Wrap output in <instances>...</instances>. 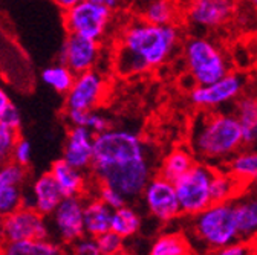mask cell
<instances>
[{
    "label": "cell",
    "instance_id": "cell-33",
    "mask_svg": "<svg viewBox=\"0 0 257 255\" xmlns=\"http://www.w3.org/2000/svg\"><path fill=\"white\" fill-rule=\"evenodd\" d=\"M96 243H98L101 255H115L125 250V238H122L112 229L100 237H96Z\"/></svg>",
    "mask_w": 257,
    "mask_h": 255
},
{
    "label": "cell",
    "instance_id": "cell-39",
    "mask_svg": "<svg viewBox=\"0 0 257 255\" xmlns=\"http://www.w3.org/2000/svg\"><path fill=\"white\" fill-rule=\"evenodd\" d=\"M51 2L64 13V11H68V10L74 8V7H77L78 4L84 2V0H51Z\"/></svg>",
    "mask_w": 257,
    "mask_h": 255
},
{
    "label": "cell",
    "instance_id": "cell-11",
    "mask_svg": "<svg viewBox=\"0 0 257 255\" xmlns=\"http://www.w3.org/2000/svg\"><path fill=\"white\" fill-rule=\"evenodd\" d=\"M107 77L96 71L78 74L71 90L64 95V109L68 110H96L107 98Z\"/></svg>",
    "mask_w": 257,
    "mask_h": 255
},
{
    "label": "cell",
    "instance_id": "cell-23",
    "mask_svg": "<svg viewBox=\"0 0 257 255\" xmlns=\"http://www.w3.org/2000/svg\"><path fill=\"white\" fill-rule=\"evenodd\" d=\"M231 174L243 188H249L257 183V148L243 147L230 161L222 167Z\"/></svg>",
    "mask_w": 257,
    "mask_h": 255
},
{
    "label": "cell",
    "instance_id": "cell-41",
    "mask_svg": "<svg viewBox=\"0 0 257 255\" xmlns=\"http://www.w3.org/2000/svg\"><path fill=\"white\" fill-rule=\"evenodd\" d=\"M101 2H104L113 11H118V10L125 8L127 5H131L132 2H135V0H101Z\"/></svg>",
    "mask_w": 257,
    "mask_h": 255
},
{
    "label": "cell",
    "instance_id": "cell-17",
    "mask_svg": "<svg viewBox=\"0 0 257 255\" xmlns=\"http://www.w3.org/2000/svg\"><path fill=\"white\" fill-rule=\"evenodd\" d=\"M239 240L254 243L257 240V193L252 186L245 188L233 200Z\"/></svg>",
    "mask_w": 257,
    "mask_h": 255
},
{
    "label": "cell",
    "instance_id": "cell-42",
    "mask_svg": "<svg viewBox=\"0 0 257 255\" xmlns=\"http://www.w3.org/2000/svg\"><path fill=\"white\" fill-rule=\"evenodd\" d=\"M245 2L251 7V10H254L257 13V0H245Z\"/></svg>",
    "mask_w": 257,
    "mask_h": 255
},
{
    "label": "cell",
    "instance_id": "cell-31",
    "mask_svg": "<svg viewBox=\"0 0 257 255\" xmlns=\"http://www.w3.org/2000/svg\"><path fill=\"white\" fill-rule=\"evenodd\" d=\"M95 188V196L98 197L100 200H103L107 206H110L113 211L122 208L124 205L128 203V200L119 193L118 189L107 186V185H100V183H93Z\"/></svg>",
    "mask_w": 257,
    "mask_h": 255
},
{
    "label": "cell",
    "instance_id": "cell-40",
    "mask_svg": "<svg viewBox=\"0 0 257 255\" xmlns=\"http://www.w3.org/2000/svg\"><path fill=\"white\" fill-rule=\"evenodd\" d=\"M10 104H11L10 95L7 93V90L2 86H0V121H2V116H4V113Z\"/></svg>",
    "mask_w": 257,
    "mask_h": 255
},
{
    "label": "cell",
    "instance_id": "cell-44",
    "mask_svg": "<svg viewBox=\"0 0 257 255\" xmlns=\"http://www.w3.org/2000/svg\"><path fill=\"white\" fill-rule=\"evenodd\" d=\"M252 188H254V191L257 193V183H254V185H252Z\"/></svg>",
    "mask_w": 257,
    "mask_h": 255
},
{
    "label": "cell",
    "instance_id": "cell-15",
    "mask_svg": "<svg viewBox=\"0 0 257 255\" xmlns=\"http://www.w3.org/2000/svg\"><path fill=\"white\" fill-rule=\"evenodd\" d=\"M63 199L64 194L61 188L58 186L52 174L48 171L32 180L29 186V193L25 194V205L49 217L57 209Z\"/></svg>",
    "mask_w": 257,
    "mask_h": 255
},
{
    "label": "cell",
    "instance_id": "cell-25",
    "mask_svg": "<svg viewBox=\"0 0 257 255\" xmlns=\"http://www.w3.org/2000/svg\"><path fill=\"white\" fill-rule=\"evenodd\" d=\"M245 188L222 167H216L211 180V197L213 203L233 202Z\"/></svg>",
    "mask_w": 257,
    "mask_h": 255
},
{
    "label": "cell",
    "instance_id": "cell-16",
    "mask_svg": "<svg viewBox=\"0 0 257 255\" xmlns=\"http://www.w3.org/2000/svg\"><path fill=\"white\" fill-rule=\"evenodd\" d=\"M95 135L86 127H71L63 147V159L83 171L90 170L93 162Z\"/></svg>",
    "mask_w": 257,
    "mask_h": 255
},
{
    "label": "cell",
    "instance_id": "cell-21",
    "mask_svg": "<svg viewBox=\"0 0 257 255\" xmlns=\"http://www.w3.org/2000/svg\"><path fill=\"white\" fill-rule=\"evenodd\" d=\"M138 17L161 26L181 25L182 5L179 0H146L140 8Z\"/></svg>",
    "mask_w": 257,
    "mask_h": 255
},
{
    "label": "cell",
    "instance_id": "cell-47",
    "mask_svg": "<svg viewBox=\"0 0 257 255\" xmlns=\"http://www.w3.org/2000/svg\"><path fill=\"white\" fill-rule=\"evenodd\" d=\"M255 98H257V92H255Z\"/></svg>",
    "mask_w": 257,
    "mask_h": 255
},
{
    "label": "cell",
    "instance_id": "cell-1",
    "mask_svg": "<svg viewBox=\"0 0 257 255\" xmlns=\"http://www.w3.org/2000/svg\"><path fill=\"white\" fill-rule=\"evenodd\" d=\"M93 183L107 185L128 200H138L153 177L149 147L143 136L131 129H109L95 135Z\"/></svg>",
    "mask_w": 257,
    "mask_h": 255
},
{
    "label": "cell",
    "instance_id": "cell-27",
    "mask_svg": "<svg viewBox=\"0 0 257 255\" xmlns=\"http://www.w3.org/2000/svg\"><path fill=\"white\" fill-rule=\"evenodd\" d=\"M143 225V218L140 212L131 206V205H124L119 209L113 211L112 217V231L121 235L122 238H132L135 237Z\"/></svg>",
    "mask_w": 257,
    "mask_h": 255
},
{
    "label": "cell",
    "instance_id": "cell-10",
    "mask_svg": "<svg viewBox=\"0 0 257 255\" xmlns=\"http://www.w3.org/2000/svg\"><path fill=\"white\" fill-rule=\"evenodd\" d=\"M51 235V226L46 215L40 214L31 206H22L10 215L2 218L0 225V241H23L48 238Z\"/></svg>",
    "mask_w": 257,
    "mask_h": 255
},
{
    "label": "cell",
    "instance_id": "cell-36",
    "mask_svg": "<svg viewBox=\"0 0 257 255\" xmlns=\"http://www.w3.org/2000/svg\"><path fill=\"white\" fill-rule=\"evenodd\" d=\"M210 255H257V246H255V243L237 240L228 246H223V247L211 252Z\"/></svg>",
    "mask_w": 257,
    "mask_h": 255
},
{
    "label": "cell",
    "instance_id": "cell-35",
    "mask_svg": "<svg viewBox=\"0 0 257 255\" xmlns=\"http://www.w3.org/2000/svg\"><path fill=\"white\" fill-rule=\"evenodd\" d=\"M68 247H69V255H101L96 238L89 235H83Z\"/></svg>",
    "mask_w": 257,
    "mask_h": 255
},
{
    "label": "cell",
    "instance_id": "cell-45",
    "mask_svg": "<svg viewBox=\"0 0 257 255\" xmlns=\"http://www.w3.org/2000/svg\"><path fill=\"white\" fill-rule=\"evenodd\" d=\"M2 218H4V217H2V215H0V225H2Z\"/></svg>",
    "mask_w": 257,
    "mask_h": 255
},
{
    "label": "cell",
    "instance_id": "cell-3",
    "mask_svg": "<svg viewBox=\"0 0 257 255\" xmlns=\"http://www.w3.org/2000/svg\"><path fill=\"white\" fill-rule=\"evenodd\" d=\"M188 147L198 162L223 167L245 147L237 118L233 112H201L191 124Z\"/></svg>",
    "mask_w": 257,
    "mask_h": 255
},
{
    "label": "cell",
    "instance_id": "cell-43",
    "mask_svg": "<svg viewBox=\"0 0 257 255\" xmlns=\"http://www.w3.org/2000/svg\"><path fill=\"white\" fill-rule=\"evenodd\" d=\"M115 255H131V253H127V252L124 250V252H121V253H115Z\"/></svg>",
    "mask_w": 257,
    "mask_h": 255
},
{
    "label": "cell",
    "instance_id": "cell-30",
    "mask_svg": "<svg viewBox=\"0 0 257 255\" xmlns=\"http://www.w3.org/2000/svg\"><path fill=\"white\" fill-rule=\"evenodd\" d=\"M20 138V130L0 122V167L11 162L13 150Z\"/></svg>",
    "mask_w": 257,
    "mask_h": 255
},
{
    "label": "cell",
    "instance_id": "cell-32",
    "mask_svg": "<svg viewBox=\"0 0 257 255\" xmlns=\"http://www.w3.org/2000/svg\"><path fill=\"white\" fill-rule=\"evenodd\" d=\"M26 179V168L14 162L0 167V189L10 185H23Z\"/></svg>",
    "mask_w": 257,
    "mask_h": 255
},
{
    "label": "cell",
    "instance_id": "cell-28",
    "mask_svg": "<svg viewBox=\"0 0 257 255\" xmlns=\"http://www.w3.org/2000/svg\"><path fill=\"white\" fill-rule=\"evenodd\" d=\"M75 77L77 74H74L72 69H69L66 65H63L61 61L57 63V65H51L45 68L40 74L43 84L60 95H66L71 90Z\"/></svg>",
    "mask_w": 257,
    "mask_h": 255
},
{
    "label": "cell",
    "instance_id": "cell-4",
    "mask_svg": "<svg viewBox=\"0 0 257 255\" xmlns=\"http://www.w3.org/2000/svg\"><path fill=\"white\" fill-rule=\"evenodd\" d=\"M185 218L184 234L193 255H210L239 240L233 202L211 203L204 211Z\"/></svg>",
    "mask_w": 257,
    "mask_h": 255
},
{
    "label": "cell",
    "instance_id": "cell-37",
    "mask_svg": "<svg viewBox=\"0 0 257 255\" xmlns=\"http://www.w3.org/2000/svg\"><path fill=\"white\" fill-rule=\"evenodd\" d=\"M32 161V148L29 141H26L25 138H19L14 150H13V157H11V162L22 165V167H28Z\"/></svg>",
    "mask_w": 257,
    "mask_h": 255
},
{
    "label": "cell",
    "instance_id": "cell-29",
    "mask_svg": "<svg viewBox=\"0 0 257 255\" xmlns=\"http://www.w3.org/2000/svg\"><path fill=\"white\" fill-rule=\"evenodd\" d=\"M22 206H25L23 185H10L0 189V215H10Z\"/></svg>",
    "mask_w": 257,
    "mask_h": 255
},
{
    "label": "cell",
    "instance_id": "cell-5",
    "mask_svg": "<svg viewBox=\"0 0 257 255\" xmlns=\"http://www.w3.org/2000/svg\"><path fill=\"white\" fill-rule=\"evenodd\" d=\"M181 51L184 68L193 86L211 84L231 72L228 54L208 36H188L182 42Z\"/></svg>",
    "mask_w": 257,
    "mask_h": 255
},
{
    "label": "cell",
    "instance_id": "cell-12",
    "mask_svg": "<svg viewBox=\"0 0 257 255\" xmlns=\"http://www.w3.org/2000/svg\"><path fill=\"white\" fill-rule=\"evenodd\" d=\"M84 203L86 197H64L57 209L48 217L51 235L64 246L86 235L84 232Z\"/></svg>",
    "mask_w": 257,
    "mask_h": 255
},
{
    "label": "cell",
    "instance_id": "cell-38",
    "mask_svg": "<svg viewBox=\"0 0 257 255\" xmlns=\"http://www.w3.org/2000/svg\"><path fill=\"white\" fill-rule=\"evenodd\" d=\"M0 122L7 124L8 127H13V129H16V130H20V125H22V113H20V110L11 103L7 107V110H5V113L2 116V121H0Z\"/></svg>",
    "mask_w": 257,
    "mask_h": 255
},
{
    "label": "cell",
    "instance_id": "cell-2",
    "mask_svg": "<svg viewBox=\"0 0 257 255\" xmlns=\"http://www.w3.org/2000/svg\"><path fill=\"white\" fill-rule=\"evenodd\" d=\"M181 25L161 26L140 17L122 25L113 49L116 75L132 78L158 71L182 45Z\"/></svg>",
    "mask_w": 257,
    "mask_h": 255
},
{
    "label": "cell",
    "instance_id": "cell-6",
    "mask_svg": "<svg viewBox=\"0 0 257 255\" xmlns=\"http://www.w3.org/2000/svg\"><path fill=\"white\" fill-rule=\"evenodd\" d=\"M115 13L101 0H84L63 13V25L68 34L103 43L115 20Z\"/></svg>",
    "mask_w": 257,
    "mask_h": 255
},
{
    "label": "cell",
    "instance_id": "cell-18",
    "mask_svg": "<svg viewBox=\"0 0 257 255\" xmlns=\"http://www.w3.org/2000/svg\"><path fill=\"white\" fill-rule=\"evenodd\" d=\"M49 173L61 188L64 197H84L92 186L86 173L66 162L63 157L51 165Z\"/></svg>",
    "mask_w": 257,
    "mask_h": 255
},
{
    "label": "cell",
    "instance_id": "cell-7",
    "mask_svg": "<svg viewBox=\"0 0 257 255\" xmlns=\"http://www.w3.org/2000/svg\"><path fill=\"white\" fill-rule=\"evenodd\" d=\"M216 167L196 162L182 177L175 182L176 194L184 217H191L213 203L211 180Z\"/></svg>",
    "mask_w": 257,
    "mask_h": 255
},
{
    "label": "cell",
    "instance_id": "cell-19",
    "mask_svg": "<svg viewBox=\"0 0 257 255\" xmlns=\"http://www.w3.org/2000/svg\"><path fill=\"white\" fill-rule=\"evenodd\" d=\"M233 115L237 118L243 145L246 148H257V98L255 93L245 92L240 98H237L233 104Z\"/></svg>",
    "mask_w": 257,
    "mask_h": 255
},
{
    "label": "cell",
    "instance_id": "cell-9",
    "mask_svg": "<svg viewBox=\"0 0 257 255\" xmlns=\"http://www.w3.org/2000/svg\"><path fill=\"white\" fill-rule=\"evenodd\" d=\"M237 13V0H193L182 8V22L190 28L214 33L227 26Z\"/></svg>",
    "mask_w": 257,
    "mask_h": 255
},
{
    "label": "cell",
    "instance_id": "cell-34",
    "mask_svg": "<svg viewBox=\"0 0 257 255\" xmlns=\"http://www.w3.org/2000/svg\"><path fill=\"white\" fill-rule=\"evenodd\" d=\"M84 127H86V129H89L93 135H100V133L112 129V122L101 112H98V110H89V112H86Z\"/></svg>",
    "mask_w": 257,
    "mask_h": 255
},
{
    "label": "cell",
    "instance_id": "cell-14",
    "mask_svg": "<svg viewBox=\"0 0 257 255\" xmlns=\"http://www.w3.org/2000/svg\"><path fill=\"white\" fill-rule=\"evenodd\" d=\"M103 43L75 34H68L60 49V61L72 69L74 74L92 71L100 63Z\"/></svg>",
    "mask_w": 257,
    "mask_h": 255
},
{
    "label": "cell",
    "instance_id": "cell-8",
    "mask_svg": "<svg viewBox=\"0 0 257 255\" xmlns=\"http://www.w3.org/2000/svg\"><path fill=\"white\" fill-rule=\"evenodd\" d=\"M246 90V77L240 72H230L207 86H193L188 92L190 104L201 112H214L223 106L234 104Z\"/></svg>",
    "mask_w": 257,
    "mask_h": 255
},
{
    "label": "cell",
    "instance_id": "cell-13",
    "mask_svg": "<svg viewBox=\"0 0 257 255\" xmlns=\"http://www.w3.org/2000/svg\"><path fill=\"white\" fill-rule=\"evenodd\" d=\"M141 199L149 214L161 223H172L182 215L175 183L159 174L150 179Z\"/></svg>",
    "mask_w": 257,
    "mask_h": 255
},
{
    "label": "cell",
    "instance_id": "cell-20",
    "mask_svg": "<svg viewBox=\"0 0 257 255\" xmlns=\"http://www.w3.org/2000/svg\"><path fill=\"white\" fill-rule=\"evenodd\" d=\"M0 255H69V249L58 240L48 237L8 243L0 241Z\"/></svg>",
    "mask_w": 257,
    "mask_h": 255
},
{
    "label": "cell",
    "instance_id": "cell-24",
    "mask_svg": "<svg viewBox=\"0 0 257 255\" xmlns=\"http://www.w3.org/2000/svg\"><path fill=\"white\" fill-rule=\"evenodd\" d=\"M198 161L195 154L191 153L190 147L179 145L173 150H170L159 164L158 174L170 182H176L179 177H182Z\"/></svg>",
    "mask_w": 257,
    "mask_h": 255
},
{
    "label": "cell",
    "instance_id": "cell-26",
    "mask_svg": "<svg viewBox=\"0 0 257 255\" xmlns=\"http://www.w3.org/2000/svg\"><path fill=\"white\" fill-rule=\"evenodd\" d=\"M147 255H193V252L185 234L164 232L153 240Z\"/></svg>",
    "mask_w": 257,
    "mask_h": 255
},
{
    "label": "cell",
    "instance_id": "cell-22",
    "mask_svg": "<svg viewBox=\"0 0 257 255\" xmlns=\"http://www.w3.org/2000/svg\"><path fill=\"white\" fill-rule=\"evenodd\" d=\"M113 209L96 196L86 197L84 203V232L89 237H100L112 229Z\"/></svg>",
    "mask_w": 257,
    "mask_h": 255
},
{
    "label": "cell",
    "instance_id": "cell-46",
    "mask_svg": "<svg viewBox=\"0 0 257 255\" xmlns=\"http://www.w3.org/2000/svg\"><path fill=\"white\" fill-rule=\"evenodd\" d=\"M254 243H255V246H257V240H255V241H254Z\"/></svg>",
    "mask_w": 257,
    "mask_h": 255
}]
</instances>
